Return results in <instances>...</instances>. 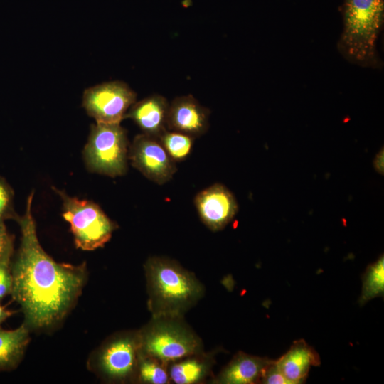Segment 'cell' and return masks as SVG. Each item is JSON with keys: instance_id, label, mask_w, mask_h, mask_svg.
Segmentation results:
<instances>
[{"instance_id": "obj_22", "label": "cell", "mask_w": 384, "mask_h": 384, "mask_svg": "<svg viewBox=\"0 0 384 384\" xmlns=\"http://www.w3.org/2000/svg\"><path fill=\"white\" fill-rule=\"evenodd\" d=\"M260 383L290 384L279 370L276 360H272L265 368Z\"/></svg>"}, {"instance_id": "obj_11", "label": "cell", "mask_w": 384, "mask_h": 384, "mask_svg": "<svg viewBox=\"0 0 384 384\" xmlns=\"http://www.w3.org/2000/svg\"><path fill=\"white\" fill-rule=\"evenodd\" d=\"M210 110L191 95L175 98L169 106L166 127L195 139L206 132Z\"/></svg>"}, {"instance_id": "obj_24", "label": "cell", "mask_w": 384, "mask_h": 384, "mask_svg": "<svg viewBox=\"0 0 384 384\" xmlns=\"http://www.w3.org/2000/svg\"><path fill=\"white\" fill-rule=\"evenodd\" d=\"M374 165H375V169L379 173L383 174V150L382 151H380L377 154L375 159Z\"/></svg>"}, {"instance_id": "obj_19", "label": "cell", "mask_w": 384, "mask_h": 384, "mask_svg": "<svg viewBox=\"0 0 384 384\" xmlns=\"http://www.w3.org/2000/svg\"><path fill=\"white\" fill-rule=\"evenodd\" d=\"M170 157L175 161L186 159L193 148L194 137L171 130H166L158 139Z\"/></svg>"}, {"instance_id": "obj_15", "label": "cell", "mask_w": 384, "mask_h": 384, "mask_svg": "<svg viewBox=\"0 0 384 384\" xmlns=\"http://www.w3.org/2000/svg\"><path fill=\"white\" fill-rule=\"evenodd\" d=\"M215 354V351H203L169 363L171 383L198 384L204 383L209 377L212 378Z\"/></svg>"}, {"instance_id": "obj_5", "label": "cell", "mask_w": 384, "mask_h": 384, "mask_svg": "<svg viewBox=\"0 0 384 384\" xmlns=\"http://www.w3.org/2000/svg\"><path fill=\"white\" fill-rule=\"evenodd\" d=\"M139 353L137 330L117 331L92 353L87 368L105 383H136Z\"/></svg>"}, {"instance_id": "obj_12", "label": "cell", "mask_w": 384, "mask_h": 384, "mask_svg": "<svg viewBox=\"0 0 384 384\" xmlns=\"http://www.w3.org/2000/svg\"><path fill=\"white\" fill-rule=\"evenodd\" d=\"M169 106L164 97L153 95L135 102L128 110L125 118L132 119L143 134L159 139L167 130Z\"/></svg>"}, {"instance_id": "obj_20", "label": "cell", "mask_w": 384, "mask_h": 384, "mask_svg": "<svg viewBox=\"0 0 384 384\" xmlns=\"http://www.w3.org/2000/svg\"><path fill=\"white\" fill-rule=\"evenodd\" d=\"M14 209V193L8 183L0 176V223L6 219L17 220Z\"/></svg>"}, {"instance_id": "obj_25", "label": "cell", "mask_w": 384, "mask_h": 384, "mask_svg": "<svg viewBox=\"0 0 384 384\" xmlns=\"http://www.w3.org/2000/svg\"><path fill=\"white\" fill-rule=\"evenodd\" d=\"M14 312L0 305V325Z\"/></svg>"}, {"instance_id": "obj_14", "label": "cell", "mask_w": 384, "mask_h": 384, "mask_svg": "<svg viewBox=\"0 0 384 384\" xmlns=\"http://www.w3.org/2000/svg\"><path fill=\"white\" fill-rule=\"evenodd\" d=\"M276 363L290 384L304 383L311 366L320 365V358L314 348L302 339L295 341Z\"/></svg>"}, {"instance_id": "obj_1", "label": "cell", "mask_w": 384, "mask_h": 384, "mask_svg": "<svg viewBox=\"0 0 384 384\" xmlns=\"http://www.w3.org/2000/svg\"><path fill=\"white\" fill-rule=\"evenodd\" d=\"M16 221L21 233V244L11 262V295L21 307L23 324L31 331H49L58 326L75 305L87 279L85 262L78 265L55 261L41 247L31 206Z\"/></svg>"}, {"instance_id": "obj_6", "label": "cell", "mask_w": 384, "mask_h": 384, "mask_svg": "<svg viewBox=\"0 0 384 384\" xmlns=\"http://www.w3.org/2000/svg\"><path fill=\"white\" fill-rule=\"evenodd\" d=\"M53 188L63 201V216L70 224L76 247L86 251L103 247L117 225L95 203L71 197Z\"/></svg>"}, {"instance_id": "obj_8", "label": "cell", "mask_w": 384, "mask_h": 384, "mask_svg": "<svg viewBox=\"0 0 384 384\" xmlns=\"http://www.w3.org/2000/svg\"><path fill=\"white\" fill-rule=\"evenodd\" d=\"M137 94L124 82L112 81L85 90L82 106L97 123L120 124Z\"/></svg>"}, {"instance_id": "obj_21", "label": "cell", "mask_w": 384, "mask_h": 384, "mask_svg": "<svg viewBox=\"0 0 384 384\" xmlns=\"http://www.w3.org/2000/svg\"><path fill=\"white\" fill-rule=\"evenodd\" d=\"M11 256H9L0 260V300L11 293Z\"/></svg>"}, {"instance_id": "obj_9", "label": "cell", "mask_w": 384, "mask_h": 384, "mask_svg": "<svg viewBox=\"0 0 384 384\" xmlns=\"http://www.w3.org/2000/svg\"><path fill=\"white\" fill-rule=\"evenodd\" d=\"M128 159L146 178L159 185L169 181L177 170L176 162L159 140L145 134L134 138L129 146Z\"/></svg>"}, {"instance_id": "obj_2", "label": "cell", "mask_w": 384, "mask_h": 384, "mask_svg": "<svg viewBox=\"0 0 384 384\" xmlns=\"http://www.w3.org/2000/svg\"><path fill=\"white\" fill-rule=\"evenodd\" d=\"M144 269L151 316L184 317L204 296L203 284L174 260L152 256Z\"/></svg>"}, {"instance_id": "obj_4", "label": "cell", "mask_w": 384, "mask_h": 384, "mask_svg": "<svg viewBox=\"0 0 384 384\" xmlns=\"http://www.w3.org/2000/svg\"><path fill=\"white\" fill-rule=\"evenodd\" d=\"M137 333L140 353L168 364L204 351L201 338L184 317L151 316Z\"/></svg>"}, {"instance_id": "obj_17", "label": "cell", "mask_w": 384, "mask_h": 384, "mask_svg": "<svg viewBox=\"0 0 384 384\" xmlns=\"http://www.w3.org/2000/svg\"><path fill=\"white\" fill-rule=\"evenodd\" d=\"M136 383H171L169 364L153 356L139 353Z\"/></svg>"}, {"instance_id": "obj_23", "label": "cell", "mask_w": 384, "mask_h": 384, "mask_svg": "<svg viewBox=\"0 0 384 384\" xmlns=\"http://www.w3.org/2000/svg\"><path fill=\"white\" fill-rule=\"evenodd\" d=\"M13 237L8 233L4 222L0 223V260L12 256Z\"/></svg>"}, {"instance_id": "obj_16", "label": "cell", "mask_w": 384, "mask_h": 384, "mask_svg": "<svg viewBox=\"0 0 384 384\" xmlns=\"http://www.w3.org/2000/svg\"><path fill=\"white\" fill-rule=\"evenodd\" d=\"M31 331L23 323L12 330L0 327V372L14 370L23 359Z\"/></svg>"}, {"instance_id": "obj_13", "label": "cell", "mask_w": 384, "mask_h": 384, "mask_svg": "<svg viewBox=\"0 0 384 384\" xmlns=\"http://www.w3.org/2000/svg\"><path fill=\"white\" fill-rule=\"evenodd\" d=\"M272 359L236 353L230 362L217 375L210 380L213 384H255L260 383L266 366Z\"/></svg>"}, {"instance_id": "obj_10", "label": "cell", "mask_w": 384, "mask_h": 384, "mask_svg": "<svg viewBox=\"0 0 384 384\" xmlns=\"http://www.w3.org/2000/svg\"><path fill=\"white\" fill-rule=\"evenodd\" d=\"M194 204L201 221L213 231L223 229L238 210L234 195L221 183H214L198 193Z\"/></svg>"}, {"instance_id": "obj_3", "label": "cell", "mask_w": 384, "mask_h": 384, "mask_svg": "<svg viewBox=\"0 0 384 384\" xmlns=\"http://www.w3.org/2000/svg\"><path fill=\"white\" fill-rule=\"evenodd\" d=\"M343 31L337 43L341 55L351 63L381 69L378 38L384 23V0H343Z\"/></svg>"}, {"instance_id": "obj_7", "label": "cell", "mask_w": 384, "mask_h": 384, "mask_svg": "<svg viewBox=\"0 0 384 384\" xmlns=\"http://www.w3.org/2000/svg\"><path fill=\"white\" fill-rule=\"evenodd\" d=\"M128 151L127 132L120 124L96 122L91 127L83 155L90 171L115 177L127 172Z\"/></svg>"}, {"instance_id": "obj_18", "label": "cell", "mask_w": 384, "mask_h": 384, "mask_svg": "<svg viewBox=\"0 0 384 384\" xmlns=\"http://www.w3.org/2000/svg\"><path fill=\"white\" fill-rule=\"evenodd\" d=\"M384 292V258L383 256L370 265L363 277V287L359 303L364 304L368 301Z\"/></svg>"}]
</instances>
